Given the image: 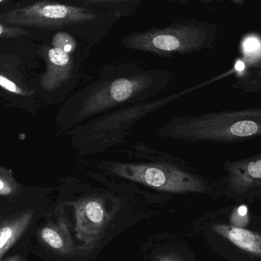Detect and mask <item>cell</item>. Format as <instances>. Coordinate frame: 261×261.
<instances>
[{
  "label": "cell",
  "mask_w": 261,
  "mask_h": 261,
  "mask_svg": "<svg viewBox=\"0 0 261 261\" xmlns=\"http://www.w3.org/2000/svg\"><path fill=\"white\" fill-rule=\"evenodd\" d=\"M171 72L144 70L133 64H121L86 96L79 118L86 119L129 104L147 102L165 90L172 80Z\"/></svg>",
  "instance_id": "6da1fadb"
},
{
  "label": "cell",
  "mask_w": 261,
  "mask_h": 261,
  "mask_svg": "<svg viewBox=\"0 0 261 261\" xmlns=\"http://www.w3.org/2000/svg\"><path fill=\"white\" fill-rule=\"evenodd\" d=\"M162 138L197 143L239 142L261 135L260 108L178 116L157 130Z\"/></svg>",
  "instance_id": "7a4b0ae2"
},
{
  "label": "cell",
  "mask_w": 261,
  "mask_h": 261,
  "mask_svg": "<svg viewBox=\"0 0 261 261\" xmlns=\"http://www.w3.org/2000/svg\"><path fill=\"white\" fill-rule=\"evenodd\" d=\"M217 35L215 24L193 19L133 32L124 36L121 43L132 50L170 57L211 48Z\"/></svg>",
  "instance_id": "3957f363"
},
{
  "label": "cell",
  "mask_w": 261,
  "mask_h": 261,
  "mask_svg": "<svg viewBox=\"0 0 261 261\" xmlns=\"http://www.w3.org/2000/svg\"><path fill=\"white\" fill-rule=\"evenodd\" d=\"M112 176L169 193H208L214 191L209 179L165 161L130 163L108 161L102 165Z\"/></svg>",
  "instance_id": "277c9868"
},
{
  "label": "cell",
  "mask_w": 261,
  "mask_h": 261,
  "mask_svg": "<svg viewBox=\"0 0 261 261\" xmlns=\"http://www.w3.org/2000/svg\"><path fill=\"white\" fill-rule=\"evenodd\" d=\"M38 219L31 236L30 252L45 261H78L81 258L79 245L62 205L44 215L41 222Z\"/></svg>",
  "instance_id": "5b68a950"
},
{
  "label": "cell",
  "mask_w": 261,
  "mask_h": 261,
  "mask_svg": "<svg viewBox=\"0 0 261 261\" xmlns=\"http://www.w3.org/2000/svg\"><path fill=\"white\" fill-rule=\"evenodd\" d=\"M97 17L86 8L42 0L0 14V21L15 27L55 29L89 22Z\"/></svg>",
  "instance_id": "8992f818"
},
{
  "label": "cell",
  "mask_w": 261,
  "mask_h": 261,
  "mask_svg": "<svg viewBox=\"0 0 261 261\" xmlns=\"http://www.w3.org/2000/svg\"><path fill=\"white\" fill-rule=\"evenodd\" d=\"M70 205L73 207L74 219L69 220L82 258L99 245L108 225L110 215L106 208L105 199L100 196L81 198L70 202Z\"/></svg>",
  "instance_id": "52a82bcc"
},
{
  "label": "cell",
  "mask_w": 261,
  "mask_h": 261,
  "mask_svg": "<svg viewBox=\"0 0 261 261\" xmlns=\"http://www.w3.org/2000/svg\"><path fill=\"white\" fill-rule=\"evenodd\" d=\"M39 216L34 208L0 210V260L32 234Z\"/></svg>",
  "instance_id": "ba28073f"
},
{
  "label": "cell",
  "mask_w": 261,
  "mask_h": 261,
  "mask_svg": "<svg viewBox=\"0 0 261 261\" xmlns=\"http://www.w3.org/2000/svg\"><path fill=\"white\" fill-rule=\"evenodd\" d=\"M225 175L222 179L227 190L244 196L261 190V156L254 155L246 159L227 161L224 165Z\"/></svg>",
  "instance_id": "9c48e42d"
},
{
  "label": "cell",
  "mask_w": 261,
  "mask_h": 261,
  "mask_svg": "<svg viewBox=\"0 0 261 261\" xmlns=\"http://www.w3.org/2000/svg\"><path fill=\"white\" fill-rule=\"evenodd\" d=\"M185 92H182L181 93H176L173 96H169L165 99H159V100L153 101L149 100L147 102H139V103L133 104L131 107H124L118 111L115 112V113L109 115V116H104L100 120L97 121L94 123L92 124L94 127L95 132L98 133H101V137H104L105 135H110L113 134L111 138H110V142L111 140L114 138L115 135L117 133L116 138H118V134H119L120 128H121L122 123H124L122 126V132L125 130L124 128V124H127V129L130 126L133 125L136 121H139V119L144 117L146 114L153 111L156 109L161 107V106L165 105L168 103L170 101L173 100L175 98L183 95Z\"/></svg>",
  "instance_id": "30bf717a"
},
{
  "label": "cell",
  "mask_w": 261,
  "mask_h": 261,
  "mask_svg": "<svg viewBox=\"0 0 261 261\" xmlns=\"http://www.w3.org/2000/svg\"><path fill=\"white\" fill-rule=\"evenodd\" d=\"M47 70L43 75L41 85L46 90H53L65 82L73 68L70 55L56 47H50L46 53Z\"/></svg>",
  "instance_id": "8fae6325"
},
{
  "label": "cell",
  "mask_w": 261,
  "mask_h": 261,
  "mask_svg": "<svg viewBox=\"0 0 261 261\" xmlns=\"http://www.w3.org/2000/svg\"><path fill=\"white\" fill-rule=\"evenodd\" d=\"M214 230L241 249L260 256L261 240L260 236L257 233L243 228L222 225H216Z\"/></svg>",
  "instance_id": "7c38bea8"
},
{
  "label": "cell",
  "mask_w": 261,
  "mask_h": 261,
  "mask_svg": "<svg viewBox=\"0 0 261 261\" xmlns=\"http://www.w3.org/2000/svg\"><path fill=\"white\" fill-rule=\"evenodd\" d=\"M86 3L102 5L113 9L120 15H128L139 6L140 0H81Z\"/></svg>",
  "instance_id": "4fadbf2b"
},
{
  "label": "cell",
  "mask_w": 261,
  "mask_h": 261,
  "mask_svg": "<svg viewBox=\"0 0 261 261\" xmlns=\"http://www.w3.org/2000/svg\"><path fill=\"white\" fill-rule=\"evenodd\" d=\"M19 193V187L11 171L0 167V196L15 197Z\"/></svg>",
  "instance_id": "5bb4252c"
},
{
  "label": "cell",
  "mask_w": 261,
  "mask_h": 261,
  "mask_svg": "<svg viewBox=\"0 0 261 261\" xmlns=\"http://www.w3.org/2000/svg\"><path fill=\"white\" fill-rule=\"evenodd\" d=\"M242 51L248 64L260 63V43L259 38L250 36L245 38L242 43Z\"/></svg>",
  "instance_id": "9a60e30c"
},
{
  "label": "cell",
  "mask_w": 261,
  "mask_h": 261,
  "mask_svg": "<svg viewBox=\"0 0 261 261\" xmlns=\"http://www.w3.org/2000/svg\"><path fill=\"white\" fill-rule=\"evenodd\" d=\"M31 236L11 249L0 261H27L31 251Z\"/></svg>",
  "instance_id": "2e32d148"
},
{
  "label": "cell",
  "mask_w": 261,
  "mask_h": 261,
  "mask_svg": "<svg viewBox=\"0 0 261 261\" xmlns=\"http://www.w3.org/2000/svg\"><path fill=\"white\" fill-rule=\"evenodd\" d=\"M54 47L61 49L68 55H72L76 50L77 44L75 38L66 32H59L55 34L52 40Z\"/></svg>",
  "instance_id": "e0dca14e"
},
{
  "label": "cell",
  "mask_w": 261,
  "mask_h": 261,
  "mask_svg": "<svg viewBox=\"0 0 261 261\" xmlns=\"http://www.w3.org/2000/svg\"><path fill=\"white\" fill-rule=\"evenodd\" d=\"M0 87L10 93H15V94L20 95V96H29L32 94V91L26 90L24 87L18 85L15 81L12 80L8 75L0 70Z\"/></svg>",
  "instance_id": "ac0fdd59"
},
{
  "label": "cell",
  "mask_w": 261,
  "mask_h": 261,
  "mask_svg": "<svg viewBox=\"0 0 261 261\" xmlns=\"http://www.w3.org/2000/svg\"><path fill=\"white\" fill-rule=\"evenodd\" d=\"M231 222L234 227H238V228H243L248 225L249 222V216H248V210L246 205H241L234 210L231 215Z\"/></svg>",
  "instance_id": "d6986e66"
},
{
  "label": "cell",
  "mask_w": 261,
  "mask_h": 261,
  "mask_svg": "<svg viewBox=\"0 0 261 261\" xmlns=\"http://www.w3.org/2000/svg\"><path fill=\"white\" fill-rule=\"evenodd\" d=\"M29 34V32L23 28L7 25L0 21V38H19L21 36H27Z\"/></svg>",
  "instance_id": "ffe728a7"
},
{
  "label": "cell",
  "mask_w": 261,
  "mask_h": 261,
  "mask_svg": "<svg viewBox=\"0 0 261 261\" xmlns=\"http://www.w3.org/2000/svg\"><path fill=\"white\" fill-rule=\"evenodd\" d=\"M158 259H159V261H179L177 259L175 258V257L167 255L159 256Z\"/></svg>",
  "instance_id": "44dd1931"
},
{
  "label": "cell",
  "mask_w": 261,
  "mask_h": 261,
  "mask_svg": "<svg viewBox=\"0 0 261 261\" xmlns=\"http://www.w3.org/2000/svg\"><path fill=\"white\" fill-rule=\"evenodd\" d=\"M233 3H235V4L239 5V6H243L245 4V0H231Z\"/></svg>",
  "instance_id": "7402d4cb"
},
{
  "label": "cell",
  "mask_w": 261,
  "mask_h": 261,
  "mask_svg": "<svg viewBox=\"0 0 261 261\" xmlns=\"http://www.w3.org/2000/svg\"><path fill=\"white\" fill-rule=\"evenodd\" d=\"M167 1L173 2V3H182V4H185V3H187L186 0H167Z\"/></svg>",
  "instance_id": "603a6c76"
},
{
  "label": "cell",
  "mask_w": 261,
  "mask_h": 261,
  "mask_svg": "<svg viewBox=\"0 0 261 261\" xmlns=\"http://www.w3.org/2000/svg\"><path fill=\"white\" fill-rule=\"evenodd\" d=\"M198 1L202 2L203 3H212L213 0H198Z\"/></svg>",
  "instance_id": "cb8c5ba5"
},
{
  "label": "cell",
  "mask_w": 261,
  "mask_h": 261,
  "mask_svg": "<svg viewBox=\"0 0 261 261\" xmlns=\"http://www.w3.org/2000/svg\"><path fill=\"white\" fill-rule=\"evenodd\" d=\"M8 1H9V0H0V5L3 4V3H6Z\"/></svg>",
  "instance_id": "d4e9b609"
}]
</instances>
